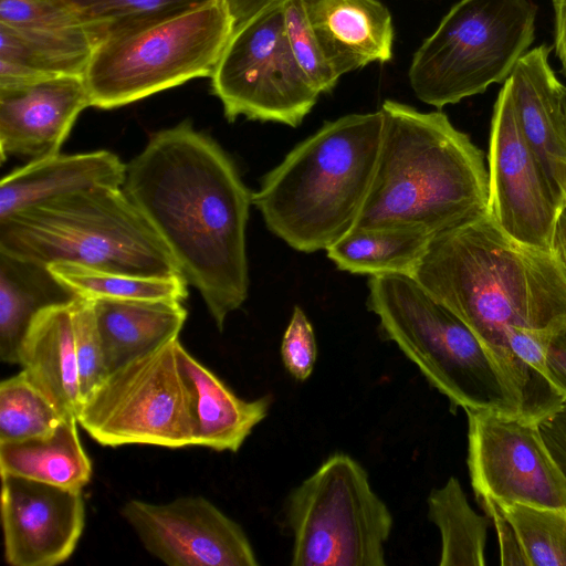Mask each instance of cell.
I'll return each mask as SVG.
<instances>
[{
	"mask_svg": "<svg viewBox=\"0 0 566 566\" xmlns=\"http://www.w3.org/2000/svg\"><path fill=\"white\" fill-rule=\"evenodd\" d=\"M428 516L441 535L440 566L485 565L489 520L470 506L457 478L430 492Z\"/></svg>",
	"mask_w": 566,
	"mask_h": 566,
	"instance_id": "26",
	"label": "cell"
},
{
	"mask_svg": "<svg viewBox=\"0 0 566 566\" xmlns=\"http://www.w3.org/2000/svg\"><path fill=\"white\" fill-rule=\"evenodd\" d=\"M284 4L234 29L210 76L229 122L243 116L297 127L318 99L290 48Z\"/></svg>",
	"mask_w": 566,
	"mask_h": 566,
	"instance_id": "11",
	"label": "cell"
},
{
	"mask_svg": "<svg viewBox=\"0 0 566 566\" xmlns=\"http://www.w3.org/2000/svg\"><path fill=\"white\" fill-rule=\"evenodd\" d=\"M122 516L148 553L170 566H256L242 527L202 496L126 502Z\"/></svg>",
	"mask_w": 566,
	"mask_h": 566,
	"instance_id": "14",
	"label": "cell"
},
{
	"mask_svg": "<svg viewBox=\"0 0 566 566\" xmlns=\"http://www.w3.org/2000/svg\"><path fill=\"white\" fill-rule=\"evenodd\" d=\"M479 502L495 526L499 537L501 565L530 566L518 534L504 514L501 505L490 499H480Z\"/></svg>",
	"mask_w": 566,
	"mask_h": 566,
	"instance_id": "35",
	"label": "cell"
},
{
	"mask_svg": "<svg viewBox=\"0 0 566 566\" xmlns=\"http://www.w3.org/2000/svg\"><path fill=\"white\" fill-rule=\"evenodd\" d=\"M0 24L25 31H65L83 27L55 0H0Z\"/></svg>",
	"mask_w": 566,
	"mask_h": 566,
	"instance_id": "33",
	"label": "cell"
},
{
	"mask_svg": "<svg viewBox=\"0 0 566 566\" xmlns=\"http://www.w3.org/2000/svg\"><path fill=\"white\" fill-rule=\"evenodd\" d=\"M107 375L178 337L187 311L180 301L92 300Z\"/></svg>",
	"mask_w": 566,
	"mask_h": 566,
	"instance_id": "20",
	"label": "cell"
},
{
	"mask_svg": "<svg viewBox=\"0 0 566 566\" xmlns=\"http://www.w3.org/2000/svg\"><path fill=\"white\" fill-rule=\"evenodd\" d=\"M0 252L44 265L71 262L134 275L182 276L164 240L122 188L75 191L0 220Z\"/></svg>",
	"mask_w": 566,
	"mask_h": 566,
	"instance_id": "5",
	"label": "cell"
},
{
	"mask_svg": "<svg viewBox=\"0 0 566 566\" xmlns=\"http://www.w3.org/2000/svg\"><path fill=\"white\" fill-rule=\"evenodd\" d=\"M78 296L48 265L0 252V357L19 364L23 338L43 310Z\"/></svg>",
	"mask_w": 566,
	"mask_h": 566,
	"instance_id": "23",
	"label": "cell"
},
{
	"mask_svg": "<svg viewBox=\"0 0 566 566\" xmlns=\"http://www.w3.org/2000/svg\"><path fill=\"white\" fill-rule=\"evenodd\" d=\"M501 507L518 534L530 566H566V510L524 504Z\"/></svg>",
	"mask_w": 566,
	"mask_h": 566,
	"instance_id": "30",
	"label": "cell"
},
{
	"mask_svg": "<svg viewBox=\"0 0 566 566\" xmlns=\"http://www.w3.org/2000/svg\"><path fill=\"white\" fill-rule=\"evenodd\" d=\"M431 238L413 230L354 229L325 251L336 268L344 272L369 276H411Z\"/></svg>",
	"mask_w": 566,
	"mask_h": 566,
	"instance_id": "25",
	"label": "cell"
},
{
	"mask_svg": "<svg viewBox=\"0 0 566 566\" xmlns=\"http://www.w3.org/2000/svg\"><path fill=\"white\" fill-rule=\"evenodd\" d=\"M553 252L566 273V205L562 206L558 213L553 240Z\"/></svg>",
	"mask_w": 566,
	"mask_h": 566,
	"instance_id": "40",
	"label": "cell"
},
{
	"mask_svg": "<svg viewBox=\"0 0 566 566\" xmlns=\"http://www.w3.org/2000/svg\"><path fill=\"white\" fill-rule=\"evenodd\" d=\"M373 180L354 229L431 237L488 213L483 151L440 111L387 99Z\"/></svg>",
	"mask_w": 566,
	"mask_h": 566,
	"instance_id": "3",
	"label": "cell"
},
{
	"mask_svg": "<svg viewBox=\"0 0 566 566\" xmlns=\"http://www.w3.org/2000/svg\"><path fill=\"white\" fill-rule=\"evenodd\" d=\"M379 111L326 122L270 170L252 205L292 249L326 250L355 227L376 168Z\"/></svg>",
	"mask_w": 566,
	"mask_h": 566,
	"instance_id": "4",
	"label": "cell"
},
{
	"mask_svg": "<svg viewBox=\"0 0 566 566\" xmlns=\"http://www.w3.org/2000/svg\"><path fill=\"white\" fill-rule=\"evenodd\" d=\"M532 0H460L413 54L409 81L442 108L505 82L534 41Z\"/></svg>",
	"mask_w": 566,
	"mask_h": 566,
	"instance_id": "8",
	"label": "cell"
},
{
	"mask_svg": "<svg viewBox=\"0 0 566 566\" xmlns=\"http://www.w3.org/2000/svg\"><path fill=\"white\" fill-rule=\"evenodd\" d=\"M4 558L12 566H54L73 554L85 524L82 490L1 473Z\"/></svg>",
	"mask_w": 566,
	"mask_h": 566,
	"instance_id": "15",
	"label": "cell"
},
{
	"mask_svg": "<svg viewBox=\"0 0 566 566\" xmlns=\"http://www.w3.org/2000/svg\"><path fill=\"white\" fill-rule=\"evenodd\" d=\"M91 106L84 76L60 75L0 87L1 161L60 154L80 113Z\"/></svg>",
	"mask_w": 566,
	"mask_h": 566,
	"instance_id": "16",
	"label": "cell"
},
{
	"mask_svg": "<svg viewBox=\"0 0 566 566\" xmlns=\"http://www.w3.org/2000/svg\"><path fill=\"white\" fill-rule=\"evenodd\" d=\"M178 361L193 398L195 446L237 452L266 416L271 398L238 397L179 343Z\"/></svg>",
	"mask_w": 566,
	"mask_h": 566,
	"instance_id": "21",
	"label": "cell"
},
{
	"mask_svg": "<svg viewBox=\"0 0 566 566\" xmlns=\"http://www.w3.org/2000/svg\"><path fill=\"white\" fill-rule=\"evenodd\" d=\"M542 367L546 379L566 401V321L547 333Z\"/></svg>",
	"mask_w": 566,
	"mask_h": 566,
	"instance_id": "36",
	"label": "cell"
},
{
	"mask_svg": "<svg viewBox=\"0 0 566 566\" xmlns=\"http://www.w3.org/2000/svg\"><path fill=\"white\" fill-rule=\"evenodd\" d=\"M563 198H564V205H566V184L563 188Z\"/></svg>",
	"mask_w": 566,
	"mask_h": 566,
	"instance_id": "42",
	"label": "cell"
},
{
	"mask_svg": "<svg viewBox=\"0 0 566 566\" xmlns=\"http://www.w3.org/2000/svg\"><path fill=\"white\" fill-rule=\"evenodd\" d=\"M281 357L287 373L306 380L315 366L317 346L313 326L300 306H294L281 344Z\"/></svg>",
	"mask_w": 566,
	"mask_h": 566,
	"instance_id": "34",
	"label": "cell"
},
{
	"mask_svg": "<svg viewBox=\"0 0 566 566\" xmlns=\"http://www.w3.org/2000/svg\"><path fill=\"white\" fill-rule=\"evenodd\" d=\"M293 566H384L394 525L368 474L346 453L331 454L294 488L284 506Z\"/></svg>",
	"mask_w": 566,
	"mask_h": 566,
	"instance_id": "9",
	"label": "cell"
},
{
	"mask_svg": "<svg viewBox=\"0 0 566 566\" xmlns=\"http://www.w3.org/2000/svg\"><path fill=\"white\" fill-rule=\"evenodd\" d=\"M76 417H66L51 433L0 442V472L82 490L92 463L77 433Z\"/></svg>",
	"mask_w": 566,
	"mask_h": 566,
	"instance_id": "24",
	"label": "cell"
},
{
	"mask_svg": "<svg viewBox=\"0 0 566 566\" xmlns=\"http://www.w3.org/2000/svg\"><path fill=\"white\" fill-rule=\"evenodd\" d=\"M563 104L566 114V86L563 87Z\"/></svg>",
	"mask_w": 566,
	"mask_h": 566,
	"instance_id": "41",
	"label": "cell"
},
{
	"mask_svg": "<svg viewBox=\"0 0 566 566\" xmlns=\"http://www.w3.org/2000/svg\"><path fill=\"white\" fill-rule=\"evenodd\" d=\"M178 337L106 376L81 402L78 424L104 447L195 446L193 398Z\"/></svg>",
	"mask_w": 566,
	"mask_h": 566,
	"instance_id": "10",
	"label": "cell"
},
{
	"mask_svg": "<svg viewBox=\"0 0 566 566\" xmlns=\"http://www.w3.org/2000/svg\"><path fill=\"white\" fill-rule=\"evenodd\" d=\"M542 438L566 481V401L537 422Z\"/></svg>",
	"mask_w": 566,
	"mask_h": 566,
	"instance_id": "37",
	"label": "cell"
},
{
	"mask_svg": "<svg viewBox=\"0 0 566 566\" xmlns=\"http://www.w3.org/2000/svg\"><path fill=\"white\" fill-rule=\"evenodd\" d=\"M284 25L290 48L298 66L322 94L331 92L339 75L328 63L310 23L304 0H287Z\"/></svg>",
	"mask_w": 566,
	"mask_h": 566,
	"instance_id": "31",
	"label": "cell"
},
{
	"mask_svg": "<svg viewBox=\"0 0 566 566\" xmlns=\"http://www.w3.org/2000/svg\"><path fill=\"white\" fill-rule=\"evenodd\" d=\"M367 308L394 342L448 398L451 408L520 416L517 397L471 329L412 276H369Z\"/></svg>",
	"mask_w": 566,
	"mask_h": 566,
	"instance_id": "6",
	"label": "cell"
},
{
	"mask_svg": "<svg viewBox=\"0 0 566 566\" xmlns=\"http://www.w3.org/2000/svg\"><path fill=\"white\" fill-rule=\"evenodd\" d=\"M71 304L48 307L35 316L23 338L19 364L64 415L76 417L82 398Z\"/></svg>",
	"mask_w": 566,
	"mask_h": 566,
	"instance_id": "22",
	"label": "cell"
},
{
	"mask_svg": "<svg viewBox=\"0 0 566 566\" xmlns=\"http://www.w3.org/2000/svg\"><path fill=\"white\" fill-rule=\"evenodd\" d=\"M233 31L226 0H210L102 40L84 73L91 106L111 109L211 76Z\"/></svg>",
	"mask_w": 566,
	"mask_h": 566,
	"instance_id": "7",
	"label": "cell"
},
{
	"mask_svg": "<svg viewBox=\"0 0 566 566\" xmlns=\"http://www.w3.org/2000/svg\"><path fill=\"white\" fill-rule=\"evenodd\" d=\"M66 417L21 373L0 384V442L51 433Z\"/></svg>",
	"mask_w": 566,
	"mask_h": 566,
	"instance_id": "29",
	"label": "cell"
},
{
	"mask_svg": "<svg viewBox=\"0 0 566 566\" xmlns=\"http://www.w3.org/2000/svg\"><path fill=\"white\" fill-rule=\"evenodd\" d=\"M554 45L566 75V0H553Z\"/></svg>",
	"mask_w": 566,
	"mask_h": 566,
	"instance_id": "39",
	"label": "cell"
},
{
	"mask_svg": "<svg viewBox=\"0 0 566 566\" xmlns=\"http://www.w3.org/2000/svg\"><path fill=\"white\" fill-rule=\"evenodd\" d=\"M127 165L108 150L52 155L28 161L0 184V220L32 206L80 190L122 188Z\"/></svg>",
	"mask_w": 566,
	"mask_h": 566,
	"instance_id": "19",
	"label": "cell"
},
{
	"mask_svg": "<svg viewBox=\"0 0 566 566\" xmlns=\"http://www.w3.org/2000/svg\"><path fill=\"white\" fill-rule=\"evenodd\" d=\"M549 49L527 51L506 78L520 128L564 205L566 184V114L564 85L549 61Z\"/></svg>",
	"mask_w": 566,
	"mask_h": 566,
	"instance_id": "17",
	"label": "cell"
},
{
	"mask_svg": "<svg viewBox=\"0 0 566 566\" xmlns=\"http://www.w3.org/2000/svg\"><path fill=\"white\" fill-rule=\"evenodd\" d=\"M468 468L478 500L566 510V481L537 422L468 409Z\"/></svg>",
	"mask_w": 566,
	"mask_h": 566,
	"instance_id": "12",
	"label": "cell"
},
{
	"mask_svg": "<svg viewBox=\"0 0 566 566\" xmlns=\"http://www.w3.org/2000/svg\"><path fill=\"white\" fill-rule=\"evenodd\" d=\"M71 316L83 401L106 378L107 370L92 300L81 296L74 300Z\"/></svg>",
	"mask_w": 566,
	"mask_h": 566,
	"instance_id": "32",
	"label": "cell"
},
{
	"mask_svg": "<svg viewBox=\"0 0 566 566\" xmlns=\"http://www.w3.org/2000/svg\"><path fill=\"white\" fill-rule=\"evenodd\" d=\"M287 0H226L234 29L266 10L283 6Z\"/></svg>",
	"mask_w": 566,
	"mask_h": 566,
	"instance_id": "38",
	"label": "cell"
},
{
	"mask_svg": "<svg viewBox=\"0 0 566 566\" xmlns=\"http://www.w3.org/2000/svg\"><path fill=\"white\" fill-rule=\"evenodd\" d=\"M488 163L490 217L514 241L553 251L563 203L520 128L506 81L493 107Z\"/></svg>",
	"mask_w": 566,
	"mask_h": 566,
	"instance_id": "13",
	"label": "cell"
},
{
	"mask_svg": "<svg viewBox=\"0 0 566 566\" xmlns=\"http://www.w3.org/2000/svg\"><path fill=\"white\" fill-rule=\"evenodd\" d=\"M411 276L482 343L514 390L520 417L538 422L564 402L512 350L520 331L566 321V273L553 251L514 241L488 212L432 237Z\"/></svg>",
	"mask_w": 566,
	"mask_h": 566,
	"instance_id": "1",
	"label": "cell"
},
{
	"mask_svg": "<svg viewBox=\"0 0 566 566\" xmlns=\"http://www.w3.org/2000/svg\"><path fill=\"white\" fill-rule=\"evenodd\" d=\"M87 30L97 44L197 8L210 0H55Z\"/></svg>",
	"mask_w": 566,
	"mask_h": 566,
	"instance_id": "28",
	"label": "cell"
},
{
	"mask_svg": "<svg viewBox=\"0 0 566 566\" xmlns=\"http://www.w3.org/2000/svg\"><path fill=\"white\" fill-rule=\"evenodd\" d=\"M310 23L337 75L392 56L394 24L378 0H304Z\"/></svg>",
	"mask_w": 566,
	"mask_h": 566,
	"instance_id": "18",
	"label": "cell"
},
{
	"mask_svg": "<svg viewBox=\"0 0 566 566\" xmlns=\"http://www.w3.org/2000/svg\"><path fill=\"white\" fill-rule=\"evenodd\" d=\"M77 296L97 300H167L184 302L188 296L182 276H143L105 271L71 262L48 265Z\"/></svg>",
	"mask_w": 566,
	"mask_h": 566,
	"instance_id": "27",
	"label": "cell"
},
{
	"mask_svg": "<svg viewBox=\"0 0 566 566\" xmlns=\"http://www.w3.org/2000/svg\"><path fill=\"white\" fill-rule=\"evenodd\" d=\"M123 190L147 218L217 327L248 297L252 193L234 163L189 120L153 135L128 165Z\"/></svg>",
	"mask_w": 566,
	"mask_h": 566,
	"instance_id": "2",
	"label": "cell"
}]
</instances>
